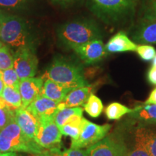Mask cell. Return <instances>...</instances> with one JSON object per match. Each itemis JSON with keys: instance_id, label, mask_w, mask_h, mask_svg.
<instances>
[{"instance_id": "8", "label": "cell", "mask_w": 156, "mask_h": 156, "mask_svg": "<svg viewBox=\"0 0 156 156\" xmlns=\"http://www.w3.org/2000/svg\"><path fill=\"white\" fill-rule=\"evenodd\" d=\"M38 60L34 47H21L14 54V69L20 80L34 77L38 70Z\"/></svg>"}, {"instance_id": "1", "label": "cell", "mask_w": 156, "mask_h": 156, "mask_svg": "<svg viewBox=\"0 0 156 156\" xmlns=\"http://www.w3.org/2000/svg\"><path fill=\"white\" fill-rule=\"evenodd\" d=\"M56 36L64 46L73 49L91 41L101 39L103 34L93 20L81 18L59 25Z\"/></svg>"}, {"instance_id": "38", "label": "cell", "mask_w": 156, "mask_h": 156, "mask_svg": "<svg viewBox=\"0 0 156 156\" xmlns=\"http://www.w3.org/2000/svg\"><path fill=\"white\" fill-rule=\"evenodd\" d=\"M36 156H51V155L49 154V152H48V151H47V152L44 151V153H42L41 154H37Z\"/></svg>"}, {"instance_id": "4", "label": "cell", "mask_w": 156, "mask_h": 156, "mask_svg": "<svg viewBox=\"0 0 156 156\" xmlns=\"http://www.w3.org/2000/svg\"><path fill=\"white\" fill-rule=\"evenodd\" d=\"M44 148L23 133L15 120L0 129V154L12 152H23L41 154Z\"/></svg>"}, {"instance_id": "5", "label": "cell", "mask_w": 156, "mask_h": 156, "mask_svg": "<svg viewBox=\"0 0 156 156\" xmlns=\"http://www.w3.org/2000/svg\"><path fill=\"white\" fill-rule=\"evenodd\" d=\"M94 14L105 23H122L133 15L138 0H90Z\"/></svg>"}, {"instance_id": "18", "label": "cell", "mask_w": 156, "mask_h": 156, "mask_svg": "<svg viewBox=\"0 0 156 156\" xmlns=\"http://www.w3.org/2000/svg\"><path fill=\"white\" fill-rule=\"evenodd\" d=\"M130 116L147 124H156V104H144L132 109Z\"/></svg>"}, {"instance_id": "6", "label": "cell", "mask_w": 156, "mask_h": 156, "mask_svg": "<svg viewBox=\"0 0 156 156\" xmlns=\"http://www.w3.org/2000/svg\"><path fill=\"white\" fill-rule=\"evenodd\" d=\"M62 132L54 122V116H41L35 140L46 149L58 147L62 141Z\"/></svg>"}, {"instance_id": "23", "label": "cell", "mask_w": 156, "mask_h": 156, "mask_svg": "<svg viewBox=\"0 0 156 156\" xmlns=\"http://www.w3.org/2000/svg\"><path fill=\"white\" fill-rule=\"evenodd\" d=\"M83 109L81 107H73V108H65L58 110L54 116V122L58 128L62 127L65 124L67 119L74 115L83 116Z\"/></svg>"}, {"instance_id": "31", "label": "cell", "mask_w": 156, "mask_h": 156, "mask_svg": "<svg viewBox=\"0 0 156 156\" xmlns=\"http://www.w3.org/2000/svg\"><path fill=\"white\" fill-rule=\"evenodd\" d=\"M128 156H151L142 140L135 135V145L129 151Z\"/></svg>"}, {"instance_id": "35", "label": "cell", "mask_w": 156, "mask_h": 156, "mask_svg": "<svg viewBox=\"0 0 156 156\" xmlns=\"http://www.w3.org/2000/svg\"><path fill=\"white\" fill-rule=\"evenodd\" d=\"M51 1L62 5H71V4L73 3H75L77 0H51Z\"/></svg>"}, {"instance_id": "33", "label": "cell", "mask_w": 156, "mask_h": 156, "mask_svg": "<svg viewBox=\"0 0 156 156\" xmlns=\"http://www.w3.org/2000/svg\"><path fill=\"white\" fill-rule=\"evenodd\" d=\"M147 79L150 83L156 85V67H152L147 74Z\"/></svg>"}, {"instance_id": "15", "label": "cell", "mask_w": 156, "mask_h": 156, "mask_svg": "<svg viewBox=\"0 0 156 156\" xmlns=\"http://www.w3.org/2000/svg\"><path fill=\"white\" fill-rule=\"evenodd\" d=\"M90 94H92V86L89 85L73 89L59 102L58 109L62 110L65 108L84 106Z\"/></svg>"}, {"instance_id": "19", "label": "cell", "mask_w": 156, "mask_h": 156, "mask_svg": "<svg viewBox=\"0 0 156 156\" xmlns=\"http://www.w3.org/2000/svg\"><path fill=\"white\" fill-rule=\"evenodd\" d=\"M84 119L83 116L74 115L67 119L65 124L59 128L62 134L65 136H69L72 140L77 139L80 133Z\"/></svg>"}, {"instance_id": "39", "label": "cell", "mask_w": 156, "mask_h": 156, "mask_svg": "<svg viewBox=\"0 0 156 156\" xmlns=\"http://www.w3.org/2000/svg\"><path fill=\"white\" fill-rule=\"evenodd\" d=\"M153 67H156V56H155V58H153Z\"/></svg>"}, {"instance_id": "40", "label": "cell", "mask_w": 156, "mask_h": 156, "mask_svg": "<svg viewBox=\"0 0 156 156\" xmlns=\"http://www.w3.org/2000/svg\"><path fill=\"white\" fill-rule=\"evenodd\" d=\"M5 46V45H4L3 42L0 41V48H2V46Z\"/></svg>"}, {"instance_id": "12", "label": "cell", "mask_w": 156, "mask_h": 156, "mask_svg": "<svg viewBox=\"0 0 156 156\" xmlns=\"http://www.w3.org/2000/svg\"><path fill=\"white\" fill-rule=\"evenodd\" d=\"M135 44H156V20L141 18L131 34Z\"/></svg>"}, {"instance_id": "22", "label": "cell", "mask_w": 156, "mask_h": 156, "mask_svg": "<svg viewBox=\"0 0 156 156\" xmlns=\"http://www.w3.org/2000/svg\"><path fill=\"white\" fill-rule=\"evenodd\" d=\"M132 109L128 108L119 103H112L105 108L107 118L111 120H118L124 115L130 114Z\"/></svg>"}, {"instance_id": "21", "label": "cell", "mask_w": 156, "mask_h": 156, "mask_svg": "<svg viewBox=\"0 0 156 156\" xmlns=\"http://www.w3.org/2000/svg\"><path fill=\"white\" fill-rule=\"evenodd\" d=\"M136 135L145 145L151 156H156V132L142 127L136 130Z\"/></svg>"}, {"instance_id": "32", "label": "cell", "mask_w": 156, "mask_h": 156, "mask_svg": "<svg viewBox=\"0 0 156 156\" xmlns=\"http://www.w3.org/2000/svg\"><path fill=\"white\" fill-rule=\"evenodd\" d=\"M30 0H0V7L7 9H24Z\"/></svg>"}, {"instance_id": "9", "label": "cell", "mask_w": 156, "mask_h": 156, "mask_svg": "<svg viewBox=\"0 0 156 156\" xmlns=\"http://www.w3.org/2000/svg\"><path fill=\"white\" fill-rule=\"evenodd\" d=\"M129 151L122 138L109 135L87 148V156H128Z\"/></svg>"}, {"instance_id": "14", "label": "cell", "mask_w": 156, "mask_h": 156, "mask_svg": "<svg viewBox=\"0 0 156 156\" xmlns=\"http://www.w3.org/2000/svg\"><path fill=\"white\" fill-rule=\"evenodd\" d=\"M59 102L52 101L40 95L27 107L26 109L37 118L41 116H55L58 111Z\"/></svg>"}, {"instance_id": "26", "label": "cell", "mask_w": 156, "mask_h": 156, "mask_svg": "<svg viewBox=\"0 0 156 156\" xmlns=\"http://www.w3.org/2000/svg\"><path fill=\"white\" fill-rule=\"evenodd\" d=\"M15 120V111L12 110L0 96V129Z\"/></svg>"}, {"instance_id": "25", "label": "cell", "mask_w": 156, "mask_h": 156, "mask_svg": "<svg viewBox=\"0 0 156 156\" xmlns=\"http://www.w3.org/2000/svg\"><path fill=\"white\" fill-rule=\"evenodd\" d=\"M0 79L3 82L4 85L19 90L20 78L14 68H10L5 70H0Z\"/></svg>"}, {"instance_id": "29", "label": "cell", "mask_w": 156, "mask_h": 156, "mask_svg": "<svg viewBox=\"0 0 156 156\" xmlns=\"http://www.w3.org/2000/svg\"><path fill=\"white\" fill-rule=\"evenodd\" d=\"M49 154L51 156H87V151L83 149H77V148H71L61 151L58 147L50 149Z\"/></svg>"}, {"instance_id": "10", "label": "cell", "mask_w": 156, "mask_h": 156, "mask_svg": "<svg viewBox=\"0 0 156 156\" xmlns=\"http://www.w3.org/2000/svg\"><path fill=\"white\" fill-rule=\"evenodd\" d=\"M73 50L84 63L91 64L101 61L107 54L105 45L101 39L91 41L74 48Z\"/></svg>"}, {"instance_id": "36", "label": "cell", "mask_w": 156, "mask_h": 156, "mask_svg": "<svg viewBox=\"0 0 156 156\" xmlns=\"http://www.w3.org/2000/svg\"><path fill=\"white\" fill-rule=\"evenodd\" d=\"M0 156H19L18 155H17L16 153H1L0 154Z\"/></svg>"}, {"instance_id": "16", "label": "cell", "mask_w": 156, "mask_h": 156, "mask_svg": "<svg viewBox=\"0 0 156 156\" xmlns=\"http://www.w3.org/2000/svg\"><path fill=\"white\" fill-rule=\"evenodd\" d=\"M136 45L123 31L117 33L105 45L106 50L109 53H121L126 51H135Z\"/></svg>"}, {"instance_id": "20", "label": "cell", "mask_w": 156, "mask_h": 156, "mask_svg": "<svg viewBox=\"0 0 156 156\" xmlns=\"http://www.w3.org/2000/svg\"><path fill=\"white\" fill-rule=\"evenodd\" d=\"M1 97L12 110L15 111L23 107L22 98L19 90L5 85Z\"/></svg>"}, {"instance_id": "24", "label": "cell", "mask_w": 156, "mask_h": 156, "mask_svg": "<svg viewBox=\"0 0 156 156\" xmlns=\"http://www.w3.org/2000/svg\"><path fill=\"white\" fill-rule=\"evenodd\" d=\"M84 109L89 114V116L93 118H97L100 116L103 110V106L101 99L92 93L84 105Z\"/></svg>"}, {"instance_id": "30", "label": "cell", "mask_w": 156, "mask_h": 156, "mask_svg": "<svg viewBox=\"0 0 156 156\" xmlns=\"http://www.w3.org/2000/svg\"><path fill=\"white\" fill-rule=\"evenodd\" d=\"M135 51L145 61H151L156 56V50L153 46L148 44H141L136 46Z\"/></svg>"}, {"instance_id": "13", "label": "cell", "mask_w": 156, "mask_h": 156, "mask_svg": "<svg viewBox=\"0 0 156 156\" xmlns=\"http://www.w3.org/2000/svg\"><path fill=\"white\" fill-rule=\"evenodd\" d=\"M15 121L25 135L35 140L38 130V118L34 116L26 108L21 107L15 111Z\"/></svg>"}, {"instance_id": "41", "label": "cell", "mask_w": 156, "mask_h": 156, "mask_svg": "<svg viewBox=\"0 0 156 156\" xmlns=\"http://www.w3.org/2000/svg\"><path fill=\"white\" fill-rule=\"evenodd\" d=\"M0 36H1V28H0Z\"/></svg>"}, {"instance_id": "11", "label": "cell", "mask_w": 156, "mask_h": 156, "mask_svg": "<svg viewBox=\"0 0 156 156\" xmlns=\"http://www.w3.org/2000/svg\"><path fill=\"white\" fill-rule=\"evenodd\" d=\"M44 80L42 77H29L20 80L19 91L23 108H26L37 97L41 94Z\"/></svg>"}, {"instance_id": "7", "label": "cell", "mask_w": 156, "mask_h": 156, "mask_svg": "<svg viewBox=\"0 0 156 156\" xmlns=\"http://www.w3.org/2000/svg\"><path fill=\"white\" fill-rule=\"evenodd\" d=\"M112 126L110 124L98 125L84 119L80 133L77 139L72 140L71 148H88L106 136Z\"/></svg>"}, {"instance_id": "37", "label": "cell", "mask_w": 156, "mask_h": 156, "mask_svg": "<svg viewBox=\"0 0 156 156\" xmlns=\"http://www.w3.org/2000/svg\"><path fill=\"white\" fill-rule=\"evenodd\" d=\"M4 87H5V85H4L3 82L2 81V80L0 79V96H1L2 93V90L4 89Z\"/></svg>"}, {"instance_id": "27", "label": "cell", "mask_w": 156, "mask_h": 156, "mask_svg": "<svg viewBox=\"0 0 156 156\" xmlns=\"http://www.w3.org/2000/svg\"><path fill=\"white\" fill-rule=\"evenodd\" d=\"M142 19L156 20V0H141Z\"/></svg>"}, {"instance_id": "17", "label": "cell", "mask_w": 156, "mask_h": 156, "mask_svg": "<svg viewBox=\"0 0 156 156\" xmlns=\"http://www.w3.org/2000/svg\"><path fill=\"white\" fill-rule=\"evenodd\" d=\"M73 90L69 87H64L51 80H46L44 83L41 95L52 101L61 102L66 95Z\"/></svg>"}, {"instance_id": "28", "label": "cell", "mask_w": 156, "mask_h": 156, "mask_svg": "<svg viewBox=\"0 0 156 156\" xmlns=\"http://www.w3.org/2000/svg\"><path fill=\"white\" fill-rule=\"evenodd\" d=\"M14 67V54L9 48L4 46L0 48V70H5Z\"/></svg>"}, {"instance_id": "2", "label": "cell", "mask_w": 156, "mask_h": 156, "mask_svg": "<svg viewBox=\"0 0 156 156\" xmlns=\"http://www.w3.org/2000/svg\"><path fill=\"white\" fill-rule=\"evenodd\" d=\"M0 38L4 43L17 49L34 47V38L28 23L22 17L0 9Z\"/></svg>"}, {"instance_id": "34", "label": "cell", "mask_w": 156, "mask_h": 156, "mask_svg": "<svg viewBox=\"0 0 156 156\" xmlns=\"http://www.w3.org/2000/svg\"><path fill=\"white\" fill-rule=\"evenodd\" d=\"M145 103V104H156V87L152 90Z\"/></svg>"}, {"instance_id": "3", "label": "cell", "mask_w": 156, "mask_h": 156, "mask_svg": "<svg viewBox=\"0 0 156 156\" xmlns=\"http://www.w3.org/2000/svg\"><path fill=\"white\" fill-rule=\"evenodd\" d=\"M42 78L72 89L87 85L80 66L60 56L54 58Z\"/></svg>"}]
</instances>
